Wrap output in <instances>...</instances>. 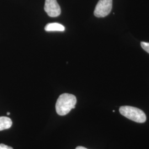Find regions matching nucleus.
I'll list each match as a JSON object with an SVG mask.
<instances>
[{"mask_svg":"<svg viewBox=\"0 0 149 149\" xmlns=\"http://www.w3.org/2000/svg\"><path fill=\"white\" fill-rule=\"evenodd\" d=\"M77 102L76 97L69 93H64L59 96L56 103V111L60 116L68 114L72 109L75 108Z\"/></svg>","mask_w":149,"mask_h":149,"instance_id":"nucleus-1","label":"nucleus"},{"mask_svg":"<svg viewBox=\"0 0 149 149\" xmlns=\"http://www.w3.org/2000/svg\"><path fill=\"white\" fill-rule=\"evenodd\" d=\"M45 30L47 32H64L65 31V27L58 23H48V24L46 25L45 27Z\"/></svg>","mask_w":149,"mask_h":149,"instance_id":"nucleus-5","label":"nucleus"},{"mask_svg":"<svg viewBox=\"0 0 149 149\" xmlns=\"http://www.w3.org/2000/svg\"><path fill=\"white\" fill-rule=\"evenodd\" d=\"M12 125V122L10 118L0 117V131L11 128Z\"/></svg>","mask_w":149,"mask_h":149,"instance_id":"nucleus-6","label":"nucleus"},{"mask_svg":"<svg viewBox=\"0 0 149 149\" xmlns=\"http://www.w3.org/2000/svg\"><path fill=\"white\" fill-rule=\"evenodd\" d=\"M0 149H13L11 146H8L3 144H0Z\"/></svg>","mask_w":149,"mask_h":149,"instance_id":"nucleus-8","label":"nucleus"},{"mask_svg":"<svg viewBox=\"0 0 149 149\" xmlns=\"http://www.w3.org/2000/svg\"><path fill=\"white\" fill-rule=\"evenodd\" d=\"M44 10L52 17H58L61 14V8L56 0H45Z\"/></svg>","mask_w":149,"mask_h":149,"instance_id":"nucleus-4","label":"nucleus"},{"mask_svg":"<svg viewBox=\"0 0 149 149\" xmlns=\"http://www.w3.org/2000/svg\"><path fill=\"white\" fill-rule=\"evenodd\" d=\"M7 115H10V112H7Z\"/></svg>","mask_w":149,"mask_h":149,"instance_id":"nucleus-10","label":"nucleus"},{"mask_svg":"<svg viewBox=\"0 0 149 149\" xmlns=\"http://www.w3.org/2000/svg\"><path fill=\"white\" fill-rule=\"evenodd\" d=\"M141 46L145 51L149 54V43L142 42H141Z\"/></svg>","mask_w":149,"mask_h":149,"instance_id":"nucleus-7","label":"nucleus"},{"mask_svg":"<svg viewBox=\"0 0 149 149\" xmlns=\"http://www.w3.org/2000/svg\"><path fill=\"white\" fill-rule=\"evenodd\" d=\"M119 112L125 117L135 122L143 123L146 120V116L145 113L136 107L128 106L120 107Z\"/></svg>","mask_w":149,"mask_h":149,"instance_id":"nucleus-2","label":"nucleus"},{"mask_svg":"<svg viewBox=\"0 0 149 149\" xmlns=\"http://www.w3.org/2000/svg\"><path fill=\"white\" fill-rule=\"evenodd\" d=\"M112 0H100L94 11L95 16L99 18L108 16L112 10Z\"/></svg>","mask_w":149,"mask_h":149,"instance_id":"nucleus-3","label":"nucleus"},{"mask_svg":"<svg viewBox=\"0 0 149 149\" xmlns=\"http://www.w3.org/2000/svg\"><path fill=\"white\" fill-rule=\"evenodd\" d=\"M75 149H87L83 146H77Z\"/></svg>","mask_w":149,"mask_h":149,"instance_id":"nucleus-9","label":"nucleus"}]
</instances>
